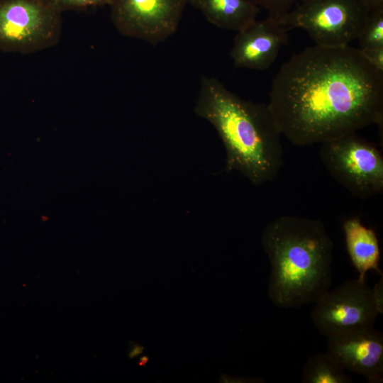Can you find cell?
<instances>
[{
	"label": "cell",
	"mask_w": 383,
	"mask_h": 383,
	"mask_svg": "<svg viewBox=\"0 0 383 383\" xmlns=\"http://www.w3.org/2000/svg\"><path fill=\"white\" fill-rule=\"evenodd\" d=\"M327 353L345 370L362 375L370 383L383 382V335L373 327L329 336Z\"/></svg>",
	"instance_id": "cell-9"
},
{
	"label": "cell",
	"mask_w": 383,
	"mask_h": 383,
	"mask_svg": "<svg viewBox=\"0 0 383 383\" xmlns=\"http://www.w3.org/2000/svg\"><path fill=\"white\" fill-rule=\"evenodd\" d=\"M287 31L277 19L268 16L237 32L230 53L234 65L254 70L268 69L287 43Z\"/></svg>",
	"instance_id": "cell-10"
},
{
	"label": "cell",
	"mask_w": 383,
	"mask_h": 383,
	"mask_svg": "<svg viewBox=\"0 0 383 383\" xmlns=\"http://www.w3.org/2000/svg\"><path fill=\"white\" fill-rule=\"evenodd\" d=\"M196 114L216 130L226 150V171H237L258 186L284 165L282 133L267 104L246 101L218 79L202 77Z\"/></svg>",
	"instance_id": "cell-2"
},
{
	"label": "cell",
	"mask_w": 383,
	"mask_h": 383,
	"mask_svg": "<svg viewBox=\"0 0 383 383\" xmlns=\"http://www.w3.org/2000/svg\"><path fill=\"white\" fill-rule=\"evenodd\" d=\"M320 158L329 174L353 196L365 199L383 192V156L356 132L321 143Z\"/></svg>",
	"instance_id": "cell-5"
},
{
	"label": "cell",
	"mask_w": 383,
	"mask_h": 383,
	"mask_svg": "<svg viewBox=\"0 0 383 383\" xmlns=\"http://www.w3.org/2000/svg\"><path fill=\"white\" fill-rule=\"evenodd\" d=\"M188 3L189 0H111V18L121 34L156 45L176 32Z\"/></svg>",
	"instance_id": "cell-8"
},
{
	"label": "cell",
	"mask_w": 383,
	"mask_h": 383,
	"mask_svg": "<svg viewBox=\"0 0 383 383\" xmlns=\"http://www.w3.org/2000/svg\"><path fill=\"white\" fill-rule=\"evenodd\" d=\"M359 50L372 67L383 72V46Z\"/></svg>",
	"instance_id": "cell-17"
},
{
	"label": "cell",
	"mask_w": 383,
	"mask_h": 383,
	"mask_svg": "<svg viewBox=\"0 0 383 383\" xmlns=\"http://www.w3.org/2000/svg\"><path fill=\"white\" fill-rule=\"evenodd\" d=\"M346 249L350 260L359 272L358 278L365 280L369 270H375L381 276L379 267L380 248L374 231L364 226L360 218H347L343 224Z\"/></svg>",
	"instance_id": "cell-11"
},
{
	"label": "cell",
	"mask_w": 383,
	"mask_h": 383,
	"mask_svg": "<svg viewBox=\"0 0 383 383\" xmlns=\"http://www.w3.org/2000/svg\"><path fill=\"white\" fill-rule=\"evenodd\" d=\"M369 13L360 0H298L279 21L304 30L317 45L338 47L358 38Z\"/></svg>",
	"instance_id": "cell-4"
},
{
	"label": "cell",
	"mask_w": 383,
	"mask_h": 383,
	"mask_svg": "<svg viewBox=\"0 0 383 383\" xmlns=\"http://www.w3.org/2000/svg\"><path fill=\"white\" fill-rule=\"evenodd\" d=\"M303 383H350L353 379L329 353H320L309 357L302 371Z\"/></svg>",
	"instance_id": "cell-13"
},
{
	"label": "cell",
	"mask_w": 383,
	"mask_h": 383,
	"mask_svg": "<svg viewBox=\"0 0 383 383\" xmlns=\"http://www.w3.org/2000/svg\"><path fill=\"white\" fill-rule=\"evenodd\" d=\"M270 263L268 295L279 308L315 304L332 284L333 242L318 219L281 216L264 228Z\"/></svg>",
	"instance_id": "cell-3"
},
{
	"label": "cell",
	"mask_w": 383,
	"mask_h": 383,
	"mask_svg": "<svg viewBox=\"0 0 383 383\" xmlns=\"http://www.w3.org/2000/svg\"><path fill=\"white\" fill-rule=\"evenodd\" d=\"M148 360H149V358H148V356H146V355L142 356V357H140V359H139L138 365H139L140 366H141V367H142V366H145V365L148 363Z\"/></svg>",
	"instance_id": "cell-21"
},
{
	"label": "cell",
	"mask_w": 383,
	"mask_h": 383,
	"mask_svg": "<svg viewBox=\"0 0 383 383\" xmlns=\"http://www.w3.org/2000/svg\"><path fill=\"white\" fill-rule=\"evenodd\" d=\"M143 349L144 348L143 346L133 343V345L131 346V348L128 353V357L130 358H133L140 355L143 353Z\"/></svg>",
	"instance_id": "cell-20"
},
{
	"label": "cell",
	"mask_w": 383,
	"mask_h": 383,
	"mask_svg": "<svg viewBox=\"0 0 383 383\" xmlns=\"http://www.w3.org/2000/svg\"><path fill=\"white\" fill-rule=\"evenodd\" d=\"M383 287V277L376 283L374 287L372 289L374 296L375 300L379 307V309L383 311V304H382V288Z\"/></svg>",
	"instance_id": "cell-18"
},
{
	"label": "cell",
	"mask_w": 383,
	"mask_h": 383,
	"mask_svg": "<svg viewBox=\"0 0 383 383\" xmlns=\"http://www.w3.org/2000/svg\"><path fill=\"white\" fill-rule=\"evenodd\" d=\"M382 312L372 288L365 280L357 278L328 290L315 303L311 317L317 331L328 338L350 330L373 327Z\"/></svg>",
	"instance_id": "cell-7"
},
{
	"label": "cell",
	"mask_w": 383,
	"mask_h": 383,
	"mask_svg": "<svg viewBox=\"0 0 383 383\" xmlns=\"http://www.w3.org/2000/svg\"><path fill=\"white\" fill-rule=\"evenodd\" d=\"M357 40L359 49L383 46V9L369 13L365 28Z\"/></svg>",
	"instance_id": "cell-14"
},
{
	"label": "cell",
	"mask_w": 383,
	"mask_h": 383,
	"mask_svg": "<svg viewBox=\"0 0 383 383\" xmlns=\"http://www.w3.org/2000/svg\"><path fill=\"white\" fill-rule=\"evenodd\" d=\"M213 25L239 32L257 19L259 7L251 0H189Z\"/></svg>",
	"instance_id": "cell-12"
},
{
	"label": "cell",
	"mask_w": 383,
	"mask_h": 383,
	"mask_svg": "<svg viewBox=\"0 0 383 383\" xmlns=\"http://www.w3.org/2000/svg\"><path fill=\"white\" fill-rule=\"evenodd\" d=\"M369 13L383 9V0H360Z\"/></svg>",
	"instance_id": "cell-19"
},
{
	"label": "cell",
	"mask_w": 383,
	"mask_h": 383,
	"mask_svg": "<svg viewBox=\"0 0 383 383\" xmlns=\"http://www.w3.org/2000/svg\"><path fill=\"white\" fill-rule=\"evenodd\" d=\"M258 7L265 9L268 16L278 21L284 17L297 3L298 0H251Z\"/></svg>",
	"instance_id": "cell-15"
},
{
	"label": "cell",
	"mask_w": 383,
	"mask_h": 383,
	"mask_svg": "<svg viewBox=\"0 0 383 383\" xmlns=\"http://www.w3.org/2000/svg\"><path fill=\"white\" fill-rule=\"evenodd\" d=\"M63 12L110 4L111 0H52Z\"/></svg>",
	"instance_id": "cell-16"
},
{
	"label": "cell",
	"mask_w": 383,
	"mask_h": 383,
	"mask_svg": "<svg viewBox=\"0 0 383 383\" xmlns=\"http://www.w3.org/2000/svg\"><path fill=\"white\" fill-rule=\"evenodd\" d=\"M267 106L282 135L298 146L321 144L372 124L382 129L383 72L359 48L315 45L281 66Z\"/></svg>",
	"instance_id": "cell-1"
},
{
	"label": "cell",
	"mask_w": 383,
	"mask_h": 383,
	"mask_svg": "<svg viewBox=\"0 0 383 383\" xmlns=\"http://www.w3.org/2000/svg\"><path fill=\"white\" fill-rule=\"evenodd\" d=\"M62 13L52 0H0V51L28 54L55 45Z\"/></svg>",
	"instance_id": "cell-6"
}]
</instances>
